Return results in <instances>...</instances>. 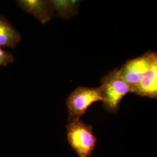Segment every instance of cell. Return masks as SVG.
I'll return each mask as SVG.
<instances>
[{"mask_svg":"<svg viewBox=\"0 0 157 157\" xmlns=\"http://www.w3.org/2000/svg\"><path fill=\"white\" fill-rule=\"evenodd\" d=\"M54 13L65 19L75 16L78 12L80 2L75 0H51Z\"/></svg>","mask_w":157,"mask_h":157,"instance_id":"cell-8","label":"cell"},{"mask_svg":"<svg viewBox=\"0 0 157 157\" xmlns=\"http://www.w3.org/2000/svg\"><path fill=\"white\" fill-rule=\"evenodd\" d=\"M15 59L11 52L0 47V67H6L13 63Z\"/></svg>","mask_w":157,"mask_h":157,"instance_id":"cell-9","label":"cell"},{"mask_svg":"<svg viewBox=\"0 0 157 157\" xmlns=\"http://www.w3.org/2000/svg\"><path fill=\"white\" fill-rule=\"evenodd\" d=\"M17 2L22 10L43 24L49 22L54 13L51 0H19Z\"/></svg>","mask_w":157,"mask_h":157,"instance_id":"cell-6","label":"cell"},{"mask_svg":"<svg viewBox=\"0 0 157 157\" xmlns=\"http://www.w3.org/2000/svg\"><path fill=\"white\" fill-rule=\"evenodd\" d=\"M133 93L139 96L157 98V54L152 52L150 65Z\"/></svg>","mask_w":157,"mask_h":157,"instance_id":"cell-5","label":"cell"},{"mask_svg":"<svg viewBox=\"0 0 157 157\" xmlns=\"http://www.w3.org/2000/svg\"><path fill=\"white\" fill-rule=\"evenodd\" d=\"M66 129L67 142L78 157H90L97 143L92 126L80 119L69 122Z\"/></svg>","mask_w":157,"mask_h":157,"instance_id":"cell-1","label":"cell"},{"mask_svg":"<svg viewBox=\"0 0 157 157\" xmlns=\"http://www.w3.org/2000/svg\"><path fill=\"white\" fill-rule=\"evenodd\" d=\"M103 107L108 112H118L124 97L130 93V89L121 76L118 69L107 74L101 80Z\"/></svg>","mask_w":157,"mask_h":157,"instance_id":"cell-2","label":"cell"},{"mask_svg":"<svg viewBox=\"0 0 157 157\" xmlns=\"http://www.w3.org/2000/svg\"><path fill=\"white\" fill-rule=\"evenodd\" d=\"M152 52L150 51L140 56L130 59L118 69L124 82L128 84L130 93H133L140 83L150 65Z\"/></svg>","mask_w":157,"mask_h":157,"instance_id":"cell-4","label":"cell"},{"mask_svg":"<svg viewBox=\"0 0 157 157\" xmlns=\"http://www.w3.org/2000/svg\"><path fill=\"white\" fill-rule=\"evenodd\" d=\"M102 100L100 87L94 88L79 86L73 90L67 99L68 122L80 119L93 103Z\"/></svg>","mask_w":157,"mask_h":157,"instance_id":"cell-3","label":"cell"},{"mask_svg":"<svg viewBox=\"0 0 157 157\" xmlns=\"http://www.w3.org/2000/svg\"><path fill=\"white\" fill-rule=\"evenodd\" d=\"M22 41V36L6 17L0 16V47L15 48Z\"/></svg>","mask_w":157,"mask_h":157,"instance_id":"cell-7","label":"cell"}]
</instances>
